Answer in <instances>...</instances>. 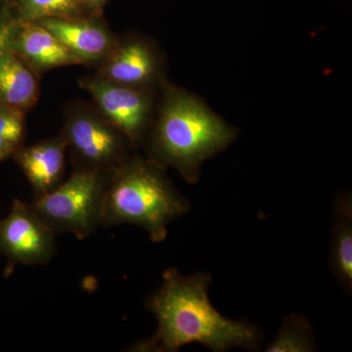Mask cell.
Masks as SVG:
<instances>
[{"mask_svg":"<svg viewBox=\"0 0 352 352\" xmlns=\"http://www.w3.org/2000/svg\"><path fill=\"white\" fill-rule=\"evenodd\" d=\"M212 277L207 272L184 276L176 268L163 274V283L146 300L154 314L157 331L150 339L139 340L129 351L175 352L189 344H199L214 352L234 347L258 351L261 332L243 320H231L210 302Z\"/></svg>","mask_w":352,"mask_h":352,"instance_id":"1","label":"cell"},{"mask_svg":"<svg viewBox=\"0 0 352 352\" xmlns=\"http://www.w3.org/2000/svg\"><path fill=\"white\" fill-rule=\"evenodd\" d=\"M191 205L166 177L159 164L126 159L109 176L102 226H138L150 240H166L168 226Z\"/></svg>","mask_w":352,"mask_h":352,"instance_id":"2","label":"cell"},{"mask_svg":"<svg viewBox=\"0 0 352 352\" xmlns=\"http://www.w3.org/2000/svg\"><path fill=\"white\" fill-rule=\"evenodd\" d=\"M234 131L188 95L173 94L166 101L153 138L162 163L173 166L190 183L198 182L201 164L226 149Z\"/></svg>","mask_w":352,"mask_h":352,"instance_id":"3","label":"cell"},{"mask_svg":"<svg viewBox=\"0 0 352 352\" xmlns=\"http://www.w3.org/2000/svg\"><path fill=\"white\" fill-rule=\"evenodd\" d=\"M108 180L96 171L76 170L53 191L32 199V207L56 235L87 239L102 226Z\"/></svg>","mask_w":352,"mask_h":352,"instance_id":"4","label":"cell"},{"mask_svg":"<svg viewBox=\"0 0 352 352\" xmlns=\"http://www.w3.org/2000/svg\"><path fill=\"white\" fill-rule=\"evenodd\" d=\"M55 237L32 203L14 199L9 214L0 219V254L6 259V276L16 266L50 263L56 254Z\"/></svg>","mask_w":352,"mask_h":352,"instance_id":"5","label":"cell"},{"mask_svg":"<svg viewBox=\"0 0 352 352\" xmlns=\"http://www.w3.org/2000/svg\"><path fill=\"white\" fill-rule=\"evenodd\" d=\"M124 138L115 127L80 115L69 120L65 140L71 148L78 170L96 171L110 176L126 160Z\"/></svg>","mask_w":352,"mask_h":352,"instance_id":"6","label":"cell"},{"mask_svg":"<svg viewBox=\"0 0 352 352\" xmlns=\"http://www.w3.org/2000/svg\"><path fill=\"white\" fill-rule=\"evenodd\" d=\"M83 87L90 92L111 124L131 142L140 138L147 120V98L129 85L106 78H88Z\"/></svg>","mask_w":352,"mask_h":352,"instance_id":"7","label":"cell"},{"mask_svg":"<svg viewBox=\"0 0 352 352\" xmlns=\"http://www.w3.org/2000/svg\"><path fill=\"white\" fill-rule=\"evenodd\" d=\"M8 48L39 69L82 63L52 32L36 22L15 21Z\"/></svg>","mask_w":352,"mask_h":352,"instance_id":"8","label":"cell"},{"mask_svg":"<svg viewBox=\"0 0 352 352\" xmlns=\"http://www.w3.org/2000/svg\"><path fill=\"white\" fill-rule=\"evenodd\" d=\"M67 147L65 138H58L19 147L13 153L34 190V198L50 193L61 183Z\"/></svg>","mask_w":352,"mask_h":352,"instance_id":"9","label":"cell"},{"mask_svg":"<svg viewBox=\"0 0 352 352\" xmlns=\"http://www.w3.org/2000/svg\"><path fill=\"white\" fill-rule=\"evenodd\" d=\"M78 59L96 61L107 54L111 39L100 25L73 18H50L39 21Z\"/></svg>","mask_w":352,"mask_h":352,"instance_id":"10","label":"cell"},{"mask_svg":"<svg viewBox=\"0 0 352 352\" xmlns=\"http://www.w3.org/2000/svg\"><path fill=\"white\" fill-rule=\"evenodd\" d=\"M38 94V82L29 64L7 46L0 55V105L24 110Z\"/></svg>","mask_w":352,"mask_h":352,"instance_id":"11","label":"cell"},{"mask_svg":"<svg viewBox=\"0 0 352 352\" xmlns=\"http://www.w3.org/2000/svg\"><path fill=\"white\" fill-rule=\"evenodd\" d=\"M332 229L331 266L336 281L347 295L352 292V198L342 194L336 199Z\"/></svg>","mask_w":352,"mask_h":352,"instance_id":"12","label":"cell"},{"mask_svg":"<svg viewBox=\"0 0 352 352\" xmlns=\"http://www.w3.org/2000/svg\"><path fill=\"white\" fill-rule=\"evenodd\" d=\"M155 72L152 53L140 43H129L113 51L103 69L104 78L120 85H142Z\"/></svg>","mask_w":352,"mask_h":352,"instance_id":"13","label":"cell"},{"mask_svg":"<svg viewBox=\"0 0 352 352\" xmlns=\"http://www.w3.org/2000/svg\"><path fill=\"white\" fill-rule=\"evenodd\" d=\"M316 351L314 333L309 321L305 316L291 314L284 319L276 339L265 351L310 352Z\"/></svg>","mask_w":352,"mask_h":352,"instance_id":"14","label":"cell"},{"mask_svg":"<svg viewBox=\"0 0 352 352\" xmlns=\"http://www.w3.org/2000/svg\"><path fill=\"white\" fill-rule=\"evenodd\" d=\"M83 0H19L20 22H39L50 18H73Z\"/></svg>","mask_w":352,"mask_h":352,"instance_id":"15","label":"cell"},{"mask_svg":"<svg viewBox=\"0 0 352 352\" xmlns=\"http://www.w3.org/2000/svg\"><path fill=\"white\" fill-rule=\"evenodd\" d=\"M24 133L23 110L10 106L0 105V134L20 146Z\"/></svg>","mask_w":352,"mask_h":352,"instance_id":"16","label":"cell"},{"mask_svg":"<svg viewBox=\"0 0 352 352\" xmlns=\"http://www.w3.org/2000/svg\"><path fill=\"white\" fill-rule=\"evenodd\" d=\"M15 20L9 15L6 8H0V55L6 50L10 39Z\"/></svg>","mask_w":352,"mask_h":352,"instance_id":"17","label":"cell"},{"mask_svg":"<svg viewBox=\"0 0 352 352\" xmlns=\"http://www.w3.org/2000/svg\"><path fill=\"white\" fill-rule=\"evenodd\" d=\"M20 146L11 142L10 140L0 134V155L1 156L8 157L10 155H13V153Z\"/></svg>","mask_w":352,"mask_h":352,"instance_id":"18","label":"cell"},{"mask_svg":"<svg viewBox=\"0 0 352 352\" xmlns=\"http://www.w3.org/2000/svg\"><path fill=\"white\" fill-rule=\"evenodd\" d=\"M105 1L106 0H83V3L87 4L91 8L98 9L103 6Z\"/></svg>","mask_w":352,"mask_h":352,"instance_id":"19","label":"cell"},{"mask_svg":"<svg viewBox=\"0 0 352 352\" xmlns=\"http://www.w3.org/2000/svg\"><path fill=\"white\" fill-rule=\"evenodd\" d=\"M6 159H7L6 157L1 156V155H0V162L4 161Z\"/></svg>","mask_w":352,"mask_h":352,"instance_id":"20","label":"cell"}]
</instances>
